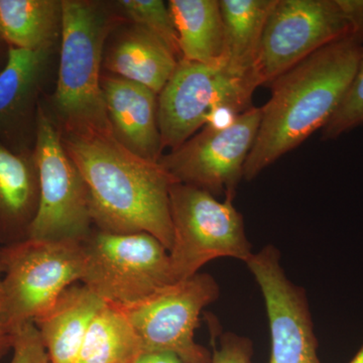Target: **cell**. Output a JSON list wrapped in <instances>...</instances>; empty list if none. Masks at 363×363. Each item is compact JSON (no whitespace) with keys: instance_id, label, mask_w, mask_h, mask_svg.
I'll use <instances>...</instances> for the list:
<instances>
[{"instance_id":"1","label":"cell","mask_w":363,"mask_h":363,"mask_svg":"<svg viewBox=\"0 0 363 363\" xmlns=\"http://www.w3.org/2000/svg\"><path fill=\"white\" fill-rule=\"evenodd\" d=\"M62 136L87 186L95 228L109 233H149L169 252L173 245L169 190L178 182L161 162L133 154L111 130L62 133Z\"/></svg>"},{"instance_id":"4","label":"cell","mask_w":363,"mask_h":363,"mask_svg":"<svg viewBox=\"0 0 363 363\" xmlns=\"http://www.w3.org/2000/svg\"><path fill=\"white\" fill-rule=\"evenodd\" d=\"M84 260L80 241L28 238L0 247V332L13 334L47 312L81 281Z\"/></svg>"},{"instance_id":"11","label":"cell","mask_w":363,"mask_h":363,"mask_svg":"<svg viewBox=\"0 0 363 363\" xmlns=\"http://www.w3.org/2000/svg\"><path fill=\"white\" fill-rule=\"evenodd\" d=\"M262 116V107L252 106L225 128L204 126L201 133L162 156L160 162L178 183L213 196L235 198Z\"/></svg>"},{"instance_id":"12","label":"cell","mask_w":363,"mask_h":363,"mask_svg":"<svg viewBox=\"0 0 363 363\" xmlns=\"http://www.w3.org/2000/svg\"><path fill=\"white\" fill-rule=\"evenodd\" d=\"M247 266L266 304L272 340L269 363H322L307 294L286 277L278 248L267 245L253 253Z\"/></svg>"},{"instance_id":"24","label":"cell","mask_w":363,"mask_h":363,"mask_svg":"<svg viewBox=\"0 0 363 363\" xmlns=\"http://www.w3.org/2000/svg\"><path fill=\"white\" fill-rule=\"evenodd\" d=\"M11 335L13 355L11 363H52L33 322L23 325Z\"/></svg>"},{"instance_id":"23","label":"cell","mask_w":363,"mask_h":363,"mask_svg":"<svg viewBox=\"0 0 363 363\" xmlns=\"http://www.w3.org/2000/svg\"><path fill=\"white\" fill-rule=\"evenodd\" d=\"M363 125V51L354 78L342 102L323 128L324 140H333Z\"/></svg>"},{"instance_id":"27","label":"cell","mask_w":363,"mask_h":363,"mask_svg":"<svg viewBox=\"0 0 363 363\" xmlns=\"http://www.w3.org/2000/svg\"><path fill=\"white\" fill-rule=\"evenodd\" d=\"M135 363H183L176 355L167 352L143 353Z\"/></svg>"},{"instance_id":"29","label":"cell","mask_w":363,"mask_h":363,"mask_svg":"<svg viewBox=\"0 0 363 363\" xmlns=\"http://www.w3.org/2000/svg\"><path fill=\"white\" fill-rule=\"evenodd\" d=\"M350 363H363V344L360 350L357 351L355 357L350 360Z\"/></svg>"},{"instance_id":"25","label":"cell","mask_w":363,"mask_h":363,"mask_svg":"<svg viewBox=\"0 0 363 363\" xmlns=\"http://www.w3.org/2000/svg\"><path fill=\"white\" fill-rule=\"evenodd\" d=\"M211 320L216 336L218 335L219 344H213L211 363H253V344L250 338L238 335L233 332L220 333L217 332L216 319Z\"/></svg>"},{"instance_id":"14","label":"cell","mask_w":363,"mask_h":363,"mask_svg":"<svg viewBox=\"0 0 363 363\" xmlns=\"http://www.w3.org/2000/svg\"><path fill=\"white\" fill-rule=\"evenodd\" d=\"M101 89L117 142L142 159L159 162L164 150L157 119L159 94L114 75H102Z\"/></svg>"},{"instance_id":"5","label":"cell","mask_w":363,"mask_h":363,"mask_svg":"<svg viewBox=\"0 0 363 363\" xmlns=\"http://www.w3.org/2000/svg\"><path fill=\"white\" fill-rule=\"evenodd\" d=\"M233 200L218 201L207 191L187 184L172 186L173 245L169 253L176 281L195 276L215 259L231 257L247 264L252 257L243 216Z\"/></svg>"},{"instance_id":"26","label":"cell","mask_w":363,"mask_h":363,"mask_svg":"<svg viewBox=\"0 0 363 363\" xmlns=\"http://www.w3.org/2000/svg\"><path fill=\"white\" fill-rule=\"evenodd\" d=\"M337 4L352 26L353 35L363 42V0H337Z\"/></svg>"},{"instance_id":"6","label":"cell","mask_w":363,"mask_h":363,"mask_svg":"<svg viewBox=\"0 0 363 363\" xmlns=\"http://www.w3.org/2000/svg\"><path fill=\"white\" fill-rule=\"evenodd\" d=\"M82 243L80 281L104 302L125 307L176 283L169 250L149 233H109L94 227Z\"/></svg>"},{"instance_id":"30","label":"cell","mask_w":363,"mask_h":363,"mask_svg":"<svg viewBox=\"0 0 363 363\" xmlns=\"http://www.w3.org/2000/svg\"><path fill=\"white\" fill-rule=\"evenodd\" d=\"M9 51V47L6 45V43L0 40V57H1L2 52H7Z\"/></svg>"},{"instance_id":"2","label":"cell","mask_w":363,"mask_h":363,"mask_svg":"<svg viewBox=\"0 0 363 363\" xmlns=\"http://www.w3.org/2000/svg\"><path fill=\"white\" fill-rule=\"evenodd\" d=\"M362 51V40L350 35L322 48L272 83L243 179L252 180L329 123L354 78Z\"/></svg>"},{"instance_id":"7","label":"cell","mask_w":363,"mask_h":363,"mask_svg":"<svg viewBox=\"0 0 363 363\" xmlns=\"http://www.w3.org/2000/svg\"><path fill=\"white\" fill-rule=\"evenodd\" d=\"M35 125L40 205L30 238L82 242L94 228L87 186L64 147L61 128L40 102Z\"/></svg>"},{"instance_id":"8","label":"cell","mask_w":363,"mask_h":363,"mask_svg":"<svg viewBox=\"0 0 363 363\" xmlns=\"http://www.w3.org/2000/svg\"><path fill=\"white\" fill-rule=\"evenodd\" d=\"M257 86L226 64L206 65L180 60L159 94L160 133L164 150H177L190 140L217 109L241 114L252 107Z\"/></svg>"},{"instance_id":"17","label":"cell","mask_w":363,"mask_h":363,"mask_svg":"<svg viewBox=\"0 0 363 363\" xmlns=\"http://www.w3.org/2000/svg\"><path fill=\"white\" fill-rule=\"evenodd\" d=\"M179 60L168 45L143 26L121 30L104 52V68L160 94Z\"/></svg>"},{"instance_id":"31","label":"cell","mask_w":363,"mask_h":363,"mask_svg":"<svg viewBox=\"0 0 363 363\" xmlns=\"http://www.w3.org/2000/svg\"><path fill=\"white\" fill-rule=\"evenodd\" d=\"M1 276H2V269H1V267H0V279H1Z\"/></svg>"},{"instance_id":"3","label":"cell","mask_w":363,"mask_h":363,"mask_svg":"<svg viewBox=\"0 0 363 363\" xmlns=\"http://www.w3.org/2000/svg\"><path fill=\"white\" fill-rule=\"evenodd\" d=\"M126 21L118 6L62 0L58 82L52 98L62 133L111 130L101 89L104 47Z\"/></svg>"},{"instance_id":"32","label":"cell","mask_w":363,"mask_h":363,"mask_svg":"<svg viewBox=\"0 0 363 363\" xmlns=\"http://www.w3.org/2000/svg\"><path fill=\"white\" fill-rule=\"evenodd\" d=\"M0 40H2L1 39H0ZM2 42H4V40H2Z\"/></svg>"},{"instance_id":"19","label":"cell","mask_w":363,"mask_h":363,"mask_svg":"<svg viewBox=\"0 0 363 363\" xmlns=\"http://www.w3.org/2000/svg\"><path fill=\"white\" fill-rule=\"evenodd\" d=\"M225 38L227 68L255 86L253 69L264 26L276 0H219Z\"/></svg>"},{"instance_id":"28","label":"cell","mask_w":363,"mask_h":363,"mask_svg":"<svg viewBox=\"0 0 363 363\" xmlns=\"http://www.w3.org/2000/svg\"><path fill=\"white\" fill-rule=\"evenodd\" d=\"M13 347V335L0 332V360Z\"/></svg>"},{"instance_id":"22","label":"cell","mask_w":363,"mask_h":363,"mask_svg":"<svg viewBox=\"0 0 363 363\" xmlns=\"http://www.w3.org/2000/svg\"><path fill=\"white\" fill-rule=\"evenodd\" d=\"M116 4L128 21L154 33L180 61L178 35L169 4L162 0H121Z\"/></svg>"},{"instance_id":"15","label":"cell","mask_w":363,"mask_h":363,"mask_svg":"<svg viewBox=\"0 0 363 363\" xmlns=\"http://www.w3.org/2000/svg\"><path fill=\"white\" fill-rule=\"evenodd\" d=\"M39 205L33 150L14 152L0 142V247L30 238Z\"/></svg>"},{"instance_id":"16","label":"cell","mask_w":363,"mask_h":363,"mask_svg":"<svg viewBox=\"0 0 363 363\" xmlns=\"http://www.w3.org/2000/svg\"><path fill=\"white\" fill-rule=\"evenodd\" d=\"M105 302L84 285L68 286L33 321L52 363H76L93 319Z\"/></svg>"},{"instance_id":"20","label":"cell","mask_w":363,"mask_h":363,"mask_svg":"<svg viewBox=\"0 0 363 363\" xmlns=\"http://www.w3.org/2000/svg\"><path fill=\"white\" fill-rule=\"evenodd\" d=\"M62 33V0H0V39L7 47L54 49Z\"/></svg>"},{"instance_id":"13","label":"cell","mask_w":363,"mask_h":363,"mask_svg":"<svg viewBox=\"0 0 363 363\" xmlns=\"http://www.w3.org/2000/svg\"><path fill=\"white\" fill-rule=\"evenodd\" d=\"M52 51L9 47L0 70V142L14 152L33 150L39 96Z\"/></svg>"},{"instance_id":"10","label":"cell","mask_w":363,"mask_h":363,"mask_svg":"<svg viewBox=\"0 0 363 363\" xmlns=\"http://www.w3.org/2000/svg\"><path fill=\"white\" fill-rule=\"evenodd\" d=\"M353 35L337 0H276L260 42L253 78L272 84L322 48Z\"/></svg>"},{"instance_id":"21","label":"cell","mask_w":363,"mask_h":363,"mask_svg":"<svg viewBox=\"0 0 363 363\" xmlns=\"http://www.w3.org/2000/svg\"><path fill=\"white\" fill-rule=\"evenodd\" d=\"M143 353L123 309L105 302L88 329L76 363H135Z\"/></svg>"},{"instance_id":"18","label":"cell","mask_w":363,"mask_h":363,"mask_svg":"<svg viewBox=\"0 0 363 363\" xmlns=\"http://www.w3.org/2000/svg\"><path fill=\"white\" fill-rule=\"evenodd\" d=\"M181 60L225 64V38L219 0H171Z\"/></svg>"},{"instance_id":"9","label":"cell","mask_w":363,"mask_h":363,"mask_svg":"<svg viewBox=\"0 0 363 363\" xmlns=\"http://www.w3.org/2000/svg\"><path fill=\"white\" fill-rule=\"evenodd\" d=\"M213 277L198 272L123 309L143 352H167L183 363H211L212 353L195 341L200 315L219 298Z\"/></svg>"}]
</instances>
